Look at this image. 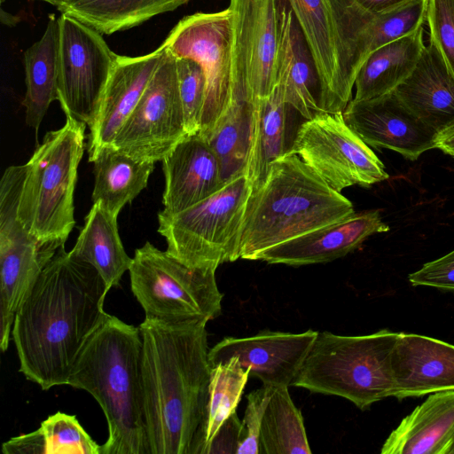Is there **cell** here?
<instances>
[{
  "mask_svg": "<svg viewBox=\"0 0 454 454\" xmlns=\"http://www.w3.org/2000/svg\"><path fill=\"white\" fill-rule=\"evenodd\" d=\"M393 396L417 397L454 390V345L399 333L392 354Z\"/></svg>",
  "mask_w": 454,
  "mask_h": 454,
  "instance_id": "d6986e66",
  "label": "cell"
},
{
  "mask_svg": "<svg viewBox=\"0 0 454 454\" xmlns=\"http://www.w3.org/2000/svg\"><path fill=\"white\" fill-rule=\"evenodd\" d=\"M399 333L365 335L321 332L292 386L345 398L357 408L393 396L392 354Z\"/></svg>",
  "mask_w": 454,
  "mask_h": 454,
  "instance_id": "8992f818",
  "label": "cell"
},
{
  "mask_svg": "<svg viewBox=\"0 0 454 454\" xmlns=\"http://www.w3.org/2000/svg\"><path fill=\"white\" fill-rule=\"evenodd\" d=\"M89 161L95 177L92 201H99L114 217L146 187L155 163L133 158L113 145L100 147Z\"/></svg>",
  "mask_w": 454,
  "mask_h": 454,
  "instance_id": "4316f807",
  "label": "cell"
},
{
  "mask_svg": "<svg viewBox=\"0 0 454 454\" xmlns=\"http://www.w3.org/2000/svg\"><path fill=\"white\" fill-rule=\"evenodd\" d=\"M241 421L233 413L221 427L206 454L213 453H234L236 454L241 438Z\"/></svg>",
  "mask_w": 454,
  "mask_h": 454,
  "instance_id": "ab89813d",
  "label": "cell"
},
{
  "mask_svg": "<svg viewBox=\"0 0 454 454\" xmlns=\"http://www.w3.org/2000/svg\"><path fill=\"white\" fill-rule=\"evenodd\" d=\"M67 385L90 393L101 407L108 426L101 454H150L138 326L109 314L82 347Z\"/></svg>",
  "mask_w": 454,
  "mask_h": 454,
  "instance_id": "3957f363",
  "label": "cell"
},
{
  "mask_svg": "<svg viewBox=\"0 0 454 454\" xmlns=\"http://www.w3.org/2000/svg\"><path fill=\"white\" fill-rule=\"evenodd\" d=\"M189 0H63L61 13L74 17L110 35L138 26L153 17L173 11Z\"/></svg>",
  "mask_w": 454,
  "mask_h": 454,
  "instance_id": "4dcf8cb0",
  "label": "cell"
},
{
  "mask_svg": "<svg viewBox=\"0 0 454 454\" xmlns=\"http://www.w3.org/2000/svg\"><path fill=\"white\" fill-rule=\"evenodd\" d=\"M354 213L348 199L330 187L297 154L286 153L270 164L262 185L251 192L239 257L255 261L276 245Z\"/></svg>",
  "mask_w": 454,
  "mask_h": 454,
  "instance_id": "277c9868",
  "label": "cell"
},
{
  "mask_svg": "<svg viewBox=\"0 0 454 454\" xmlns=\"http://www.w3.org/2000/svg\"><path fill=\"white\" fill-rule=\"evenodd\" d=\"M255 101L242 84L232 83L230 103L205 137L215 153L224 183L247 172L252 145Z\"/></svg>",
  "mask_w": 454,
  "mask_h": 454,
  "instance_id": "d4e9b609",
  "label": "cell"
},
{
  "mask_svg": "<svg viewBox=\"0 0 454 454\" xmlns=\"http://www.w3.org/2000/svg\"><path fill=\"white\" fill-rule=\"evenodd\" d=\"M176 57L195 60L206 77L200 134L207 137L226 110L233 75V16L230 7L183 18L161 44Z\"/></svg>",
  "mask_w": 454,
  "mask_h": 454,
  "instance_id": "4fadbf2b",
  "label": "cell"
},
{
  "mask_svg": "<svg viewBox=\"0 0 454 454\" xmlns=\"http://www.w3.org/2000/svg\"><path fill=\"white\" fill-rule=\"evenodd\" d=\"M215 271L189 267L149 241L135 250L129 270L145 318L168 324L209 322L221 314Z\"/></svg>",
  "mask_w": 454,
  "mask_h": 454,
  "instance_id": "9c48e42d",
  "label": "cell"
},
{
  "mask_svg": "<svg viewBox=\"0 0 454 454\" xmlns=\"http://www.w3.org/2000/svg\"><path fill=\"white\" fill-rule=\"evenodd\" d=\"M435 148L454 158V122L437 133Z\"/></svg>",
  "mask_w": 454,
  "mask_h": 454,
  "instance_id": "b9f144b4",
  "label": "cell"
},
{
  "mask_svg": "<svg viewBox=\"0 0 454 454\" xmlns=\"http://www.w3.org/2000/svg\"><path fill=\"white\" fill-rule=\"evenodd\" d=\"M278 84L270 95L255 101L254 127L246 175L252 192L264 183L270 164L285 155L286 147V113Z\"/></svg>",
  "mask_w": 454,
  "mask_h": 454,
  "instance_id": "f546056e",
  "label": "cell"
},
{
  "mask_svg": "<svg viewBox=\"0 0 454 454\" xmlns=\"http://www.w3.org/2000/svg\"><path fill=\"white\" fill-rule=\"evenodd\" d=\"M260 454H310L303 418L288 387H272L262 418Z\"/></svg>",
  "mask_w": 454,
  "mask_h": 454,
  "instance_id": "d6a6232c",
  "label": "cell"
},
{
  "mask_svg": "<svg viewBox=\"0 0 454 454\" xmlns=\"http://www.w3.org/2000/svg\"><path fill=\"white\" fill-rule=\"evenodd\" d=\"M161 161L166 213L181 212L211 196L225 184L215 153L199 132L188 135Z\"/></svg>",
  "mask_w": 454,
  "mask_h": 454,
  "instance_id": "44dd1931",
  "label": "cell"
},
{
  "mask_svg": "<svg viewBox=\"0 0 454 454\" xmlns=\"http://www.w3.org/2000/svg\"><path fill=\"white\" fill-rule=\"evenodd\" d=\"M342 114L369 146L393 150L410 160L435 148L438 132L412 114L394 91L366 100L351 99Z\"/></svg>",
  "mask_w": 454,
  "mask_h": 454,
  "instance_id": "e0dca14e",
  "label": "cell"
},
{
  "mask_svg": "<svg viewBox=\"0 0 454 454\" xmlns=\"http://www.w3.org/2000/svg\"><path fill=\"white\" fill-rule=\"evenodd\" d=\"M233 16L232 82L245 85L254 101L277 85L279 0H231Z\"/></svg>",
  "mask_w": 454,
  "mask_h": 454,
  "instance_id": "9a60e30c",
  "label": "cell"
},
{
  "mask_svg": "<svg viewBox=\"0 0 454 454\" xmlns=\"http://www.w3.org/2000/svg\"><path fill=\"white\" fill-rule=\"evenodd\" d=\"M98 271L62 246L43 270L12 325L20 372L43 390L67 385L89 338L109 315Z\"/></svg>",
  "mask_w": 454,
  "mask_h": 454,
  "instance_id": "6da1fadb",
  "label": "cell"
},
{
  "mask_svg": "<svg viewBox=\"0 0 454 454\" xmlns=\"http://www.w3.org/2000/svg\"><path fill=\"white\" fill-rule=\"evenodd\" d=\"M86 126L67 116L63 127L45 134L26 163L19 218L38 241L56 248L65 246L75 224L74 192Z\"/></svg>",
  "mask_w": 454,
  "mask_h": 454,
  "instance_id": "52a82bcc",
  "label": "cell"
},
{
  "mask_svg": "<svg viewBox=\"0 0 454 454\" xmlns=\"http://www.w3.org/2000/svg\"><path fill=\"white\" fill-rule=\"evenodd\" d=\"M163 48L154 74L113 143L128 155L152 162L162 160L188 136L179 94L176 57Z\"/></svg>",
  "mask_w": 454,
  "mask_h": 454,
  "instance_id": "5bb4252c",
  "label": "cell"
},
{
  "mask_svg": "<svg viewBox=\"0 0 454 454\" xmlns=\"http://www.w3.org/2000/svg\"><path fill=\"white\" fill-rule=\"evenodd\" d=\"M207 324L145 318L138 325L150 454H191L203 420L212 371Z\"/></svg>",
  "mask_w": 454,
  "mask_h": 454,
  "instance_id": "7a4b0ae2",
  "label": "cell"
},
{
  "mask_svg": "<svg viewBox=\"0 0 454 454\" xmlns=\"http://www.w3.org/2000/svg\"><path fill=\"white\" fill-rule=\"evenodd\" d=\"M429 42L442 55L454 78V0H428Z\"/></svg>",
  "mask_w": 454,
  "mask_h": 454,
  "instance_id": "8d00e7d4",
  "label": "cell"
},
{
  "mask_svg": "<svg viewBox=\"0 0 454 454\" xmlns=\"http://www.w3.org/2000/svg\"><path fill=\"white\" fill-rule=\"evenodd\" d=\"M366 11L377 14L387 12L411 0H356Z\"/></svg>",
  "mask_w": 454,
  "mask_h": 454,
  "instance_id": "60d3db41",
  "label": "cell"
},
{
  "mask_svg": "<svg viewBox=\"0 0 454 454\" xmlns=\"http://www.w3.org/2000/svg\"><path fill=\"white\" fill-rule=\"evenodd\" d=\"M318 332L263 331L243 338L226 337L209 348L211 366L236 357L263 386L289 387L298 375Z\"/></svg>",
  "mask_w": 454,
  "mask_h": 454,
  "instance_id": "2e32d148",
  "label": "cell"
},
{
  "mask_svg": "<svg viewBox=\"0 0 454 454\" xmlns=\"http://www.w3.org/2000/svg\"><path fill=\"white\" fill-rule=\"evenodd\" d=\"M58 101L66 116L94 123L115 54L90 26L70 15L59 17Z\"/></svg>",
  "mask_w": 454,
  "mask_h": 454,
  "instance_id": "7c38bea8",
  "label": "cell"
},
{
  "mask_svg": "<svg viewBox=\"0 0 454 454\" xmlns=\"http://www.w3.org/2000/svg\"><path fill=\"white\" fill-rule=\"evenodd\" d=\"M394 93L437 132L454 122V78L430 42L425 45L412 73Z\"/></svg>",
  "mask_w": 454,
  "mask_h": 454,
  "instance_id": "603a6c76",
  "label": "cell"
},
{
  "mask_svg": "<svg viewBox=\"0 0 454 454\" xmlns=\"http://www.w3.org/2000/svg\"><path fill=\"white\" fill-rule=\"evenodd\" d=\"M454 442V390L430 395L403 419L381 454H448Z\"/></svg>",
  "mask_w": 454,
  "mask_h": 454,
  "instance_id": "cb8c5ba5",
  "label": "cell"
},
{
  "mask_svg": "<svg viewBox=\"0 0 454 454\" xmlns=\"http://www.w3.org/2000/svg\"><path fill=\"white\" fill-rule=\"evenodd\" d=\"M272 387L263 386L250 392L241 421V438L236 454H260L259 439L262 418Z\"/></svg>",
  "mask_w": 454,
  "mask_h": 454,
  "instance_id": "74e56055",
  "label": "cell"
},
{
  "mask_svg": "<svg viewBox=\"0 0 454 454\" xmlns=\"http://www.w3.org/2000/svg\"><path fill=\"white\" fill-rule=\"evenodd\" d=\"M251 184L239 176L207 199L175 214L158 213L167 252L192 268L214 269L235 262Z\"/></svg>",
  "mask_w": 454,
  "mask_h": 454,
  "instance_id": "ba28073f",
  "label": "cell"
},
{
  "mask_svg": "<svg viewBox=\"0 0 454 454\" xmlns=\"http://www.w3.org/2000/svg\"><path fill=\"white\" fill-rule=\"evenodd\" d=\"M69 253L92 265L109 290L120 286L123 274L132 262L121 240L117 217L112 215L99 201L93 203Z\"/></svg>",
  "mask_w": 454,
  "mask_h": 454,
  "instance_id": "83f0119b",
  "label": "cell"
},
{
  "mask_svg": "<svg viewBox=\"0 0 454 454\" xmlns=\"http://www.w3.org/2000/svg\"><path fill=\"white\" fill-rule=\"evenodd\" d=\"M25 178L17 167L5 169L0 183V348L5 352L15 315L38 277L60 248L32 236L19 218Z\"/></svg>",
  "mask_w": 454,
  "mask_h": 454,
  "instance_id": "30bf717a",
  "label": "cell"
},
{
  "mask_svg": "<svg viewBox=\"0 0 454 454\" xmlns=\"http://www.w3.org/2000/svg\"><path fill=\"white\" fill-rule=\"evenodd\" d=\"M287 153L297 154L330 187L371 185L387 180L384 164L346 123L342 112H318L297 129Z\"/></svg>",
  "mask_w": 454,
  "mask_h": 454,
  "instance_id": "8fae6325",
  "label": "cell"
},
{
  "mask_svg": "<svg viewBox=\"0 0 454 454\" xmlns=\"http://www.w3.org/2000/svg\"><path fill=\"white\" fill-rule=\"evenodd\" d=\"M448 454H454V442L450 446V450L448 451Z\"/></svg>",
  "mask_w": 454,
  "mask_h": 454,
  "instance_id": "ee69618b",
  "label": "cell"
},
{
  "mask_svg": "<svg viewBox=\"0 0 454 454\" xmlns=\"http://www.w3.org/2000/svg\"><path fill=\"white\" fill-rule=\"evenodd\" d=\"M313 58L323 112H343L370 53L374 14L356 0H286Z\"/></svg>",
  "mask_w": 454,
  "mask_h": 454,
  "instance_id": "5b68a950",
  "label": "cell"
},
{
  "mask_svg": "<svg viewBox=\"0 0 454 454\" xmlns=\"http://www.w3.org/2000/svg\"><path fill=\"white\" fill-rule=\"evenodd\" d=\"M425 45L421 27L371 51L356 75L352 99L366 100L395 91L414 70Z\"/></svg>",
  "mask_w": 454,
  "mask_h": 454,
  "instance_id": "484cf974",
  "label": "cell"
},
{
  "mask_svg": "<svg viewBox=\"0 0 454 454\" xmlns=\"http://www.w3.org/2000/svg\"><path fill=\"white\" fill-rule=\"evenodd\" d=\"M427 4L428 0H411L374 14L370 52L421 27L427 19Z\"/></svg>",
  "mask_w": 454,
  "mask_h": 454,
  "instance_id": "e575fe53",
  "label": "cell"
},
{
  "mask_svg": "<svg viewBox=\"0 0 454 454\" xmlns=\"http://www.w3.org/2000/svg\"><path fill=\"white\" fill-rule=\"evenodd\" d=\"M59 18L49 20L43 36L24 52L26 94L22 101L26 123L37 133L51 102L59 99Z\"/></svg>",
  "mask_w": 454,
  "mask_h": 454,
  "instance_id": "f1b7e54d",
  "label": "cell"
},
{
  "mask_svg": "<svg viewBox=\"0 0 454 454\" xmlns=\"http://www.w3.org/2000/svg\"><path fill=\"white\" fill-rule=\"evenodd\" d=\"M44 454H101L98 445L74 415L58 411L39 427Z\"/></svg>",
  "mask_w": 454,
  "mask_h": 454,
  "instance_id": "836d02e7",
  "label": "cell"
},
{
  "mask_svg": "<svg viewBox=\"0 0 454 454\" xmlns=\"http://www.w3.org/2000/svg\"><path fill=\"white\" fill-rule=\"evenodd\" d=\"M249 377L250 371L236 357L212 367L205 413L191 454H206L223 424L236 412Z\"/></svg>",
  "mask_w": 454,
  "mask_h": 454,
  "instance_id": "1f68e13d",
  "label": "cell"
},
{
  "mask_svg": "<svg viewBox=\"0 0 454 454\" xmlns=\"http://www.w3.org/2000/svg\"><path fill=\"white\" fill-rule=\"evenodd\" d=\"M163 53L164 48L160 45L143 56H117L94 123L89 128V158L100 147L113 145L140 100Z\"/></svg>",
  "mask_w": 454,
  "mask_h": 454,
  "instance_id": "ffe728a7",
  "label": "cell"
},
{
  "mask_svg": "<svg viewBox=\"0 0 454 454\" xmlns=\"http://www.w3.org/2000/svg\"><path fill=\"white\" fill-rule=\"evenodd\" d=\"M277 84L285 102L305 120L323 112L318 74L301 29L286 0H279Z\"/></svg>",
  "mask_w": 454,
  "mask_h": 454,
  "instance_id": "7402d4cb",
  "label": "cell"
},
{
  "mask_svg": "<svg viewBox=\"0 0 454 454\" xmlns=\"http://www.w3.org/2000/svg\"><path fill=\"white\" fill-rule=\"evenodd\" d=\"M179 94L188 135L200 132L206 97L205 74L195 60L176 57Z\"/></svg>",
  "mask_w": 454,
  "mask_h": 454,
  "instance_id": "d590c367",
  "label": "cell"
},
{
  "mask_svg": "<svg viewBox=\"0 0 454 454\" xmlns=\"http://www.w3.org/2000/svg\"><path fill=\"white\" fill-rule=\"evenodd\" d=\"M388 230L379 210L354 213L276 245L263 251L257 260L289 266L329 262L358 248L370 236Z\"/></svg>",
  "mask_w": 454,
  "mask_h": 454,
  "instance_id": "ac0fdd59",
  "label": "cell"
},
{
  "mask_svg": "<svg viewBox=\"0 0 454 454\" xmlns=\"http://www.w3.org/2000/svg\"><path fill=\"white\" fill-rule=\"evenodd\" d=\"M40 1L46 2V3L51 4L56 7L59 6L61 4V3L63 2V0H40Z\"/></svg>",
  "mask_w": 454,
  "mask_h": 454,
  "instance_id": "7bdbcfd3",
  "label": "cell"
},
{
  "mask_svg": "<svg viewBox=\"0 0 454 454\" xmlns=\"http://www.w3.org/2000/svg\"><path fill=\"white\" fill-rule=\"evenodd\" d=\"M414 286H431L454 291V250L425 263L419 270L409 275Z\"/></svg>",
  "mask_w": 454,
  "mask_h": 454,
  "instance_id": "f35d334b",
  "label": "cell"
}]
</instances>
